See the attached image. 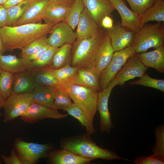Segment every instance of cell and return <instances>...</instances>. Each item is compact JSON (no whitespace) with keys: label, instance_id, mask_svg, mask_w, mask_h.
Here are the masks:
<instances>
[{"label":"cell","instance_id":"8d00e7d4","mask_svg":"<svg viewBox=\"0 0 164 164\" xmlns=\"http://www.w3.org/2000/svg\"><path fill=\"white\" fill-rule=\"evenodd\" d=\"M155 142L152 148L153 153L164 156V125H160L155 130Z\"/></svg>","mask_w":164,"mask_h":164},{"label":"cell","instance_id":"3957f363","mask_svg":"<svg viewBox=\"0 0 164 164\" xmlns=\"http://www.w3.org/2000/svg\"><path fill=\"white\" fill-rule=\"evenodd\" d=\"M106 34L105 31L99 29L97 34L91 38L77 40L72 45L71 65L92 69L98 47Z\"/></svg>","mask_w":164,"mask_h":164},{"label":"cell","instance_id":"d590c367","mask_svg":"<svg viewBox=\"0 0 164 164\" xmlns=\"http://www.w3.org/2000/svg\"><path fill=\"white\" fill-rule=\"evenodd\" d=\"M129 84L152 87L164 92V80L153 78L145 73L137 80L130 82Z\"/></svg>","mask_w":164,"mask_h":164},{"label":"cell","instance_id":"f35d334b","mask_svg":"<svg viewBox=\"0 0 164 164\" xmlns=\"http://www.w3.org/2000/svg\"><path fill=\"white\" fill-rule=\"evenodd\" d=\"M131 10L140 15L151 7L156 0H126Z\"/></svg>","mask_w":164,"mask_h":164},{"label":"cell","instance_id":"ba28073f","mask_svg":"<svg viewBox=\"0 0 164 164\" xmlns=\"http://www.w3.org/2000/svg\"><path fill=\"white\" fill-rule=\"evenodd\" d=\"M33 101L31 93L16 94L12 92L6 99L3 108V122H7L20 116Z\"/></svg>","mask_w":164,"mask_h":164},{"label":"cell","instance_id":"7bdbcfd3","mask_svg":"<svg viewBox=\"0 0 164 164\" xmlns=\"http://www.w3.org/2000/svg\"><path fill=\"white\" fill-rule=\"evenodd\" d=\"M7 16V8L0 4V27L5 26Z\"/></svg>","mask_w":164,"mask_h":164},{"label":"cell","instance_id":"1f68e13d","mask_svg":"<svg viewBox=\"0 0 164 164\" xmlns=\"http://www.w3.org/2000/svg\"><path fill=\"white\" fill-rule=\"evenodd\" d=\"M85 7L83 0H75L69 7L65 21L73 30L77 25L80 14Z\"/></svg>","mask_w":164,"mask_h":164},{"label":"cell","instance_id":"74e56055","mask_svg":"<svg viewBox=\"0 0 164 164\" xmlns=\"http://www.w3.org/2000/svg\"><path fill=\"white\" fill-rule=\"evenodd\" d=\"M47 35L42 37L22 48L21 58L25 59L47 44Z\"/></svg>","mask_w":164,"mask_h":164},{"label":"cell","instance_id":"4fadbf2b","mask_svg":"<svg viewBox=\"0 0 164 164\" xmlns=\"http://www.w3.org/2000/svg\"><path fill=\"white\" fill-rule=\"evenodd\" d=\"M106 30L115 52L133 45L136 33L124 27L121 24L114 25L111 28Z\"/></svg>","mask_w":164,"mask_h":164},{"label":"cell","instance_id":"c3c4849f","mask_svg":"<svg viewBox=\"0 0 164 164\" xmlns=\"http://www.w3.org/2000/svg\"><path fill=\"white\" fill-rule=\"evenodd\" d=\"M5 99L0 94V109L3 108Z\"/></svg>","mask_w":164,"mask_h":164},{"label":"cell","instance_id":"7dc6e473","mask_svg":"<svg viewBox=\"0 0 164 164\" xmlns=\"http://www.w3.org/2000/svg\"><path fill=\"white\" fill-rule=\"evenodd\" d=\"M5 51L2 40L0 36V55H3Z\"/></svg>","mask_w":164,"mask_h":164},{"label":"cell","instance_id":"cb8c5ba5","mask_svg":"<svg viewBox=\"0 0 164 164\" xmlns=\"http://www.w3.org/2000/svg\"><path fill=\"white\" fill-rule=\"evenodd\" d=\"M29 65L22 58L15 55H0V67L13 74L28 70Z\"/></svg>","mask_w":164,"mask_h":164},{"label":"cell","instance_id":"816d5d0a","mask_svg":"<svg viewBox=\"0 0 164 164\" xmlns=\"http://www.w3.org/2000/svg\"><path fill=\"white\" fill-rule=\"evenodd\" d=\"M2 70L1 69V68L0 67V73H1V72H2Z\"/></svg>","mask_w":164,"mask_h":164},{"label":"cell","instance_id":"f546056e","mask_svg":"<svg viewBox=\"0 0 164 164\" xmlns=\"http://www.w3.org/2000/svg\"><path fill=\"white\" fill-rule=\"evenodd\" d=\"M59 48L50 46L41 57L29 64L28 70L31 71L45 68H50L53 57Z\"/></svg>","mask_w":164,"mask_h":164},{"label":"cell","instance_id":"484cf974","mask_svg":"<svg viewBox=\"0 0 164 164\" xmlns=\"http://www.w3.org/2000/svg\"><path fill=\"white\" fill-rule=\"evenodd\" d=\"M150 21L164 22V0H156L154 4L141 15V22L143 26Z\"/></svg>","mask_w":164,"mask_h":164},{"label":"cell","instance_id":"ab89813d","mask_svg":"<svg viewBox=\"0 0 164 164\" xmlns=\"http://www.w3.org/2000/svg\"><path fill=\"white\" fill-rule=\"evenodd\" d=\"M133 162L135 164H164V156L153 153L149 156H139Z\"/></svg>","mask_w":164,"mask_h":164},{"label":"cell","instance_id":"30bf717a","mask_svg":"<svg viewBox=\"0 0 164 164\" xmlns=\"http://www.w3.org/2000/svg\"><path fill=\"white\" fill-rule=\"evenodd\" d=\"M68 115L60 113L57 109L34 101L20 117L24 122L33 124L45 118L61 119L67 118Z\"/></svg>","mask_w":164,"mask_h":164},{"label":"cell","instance_id":"7a4b0ae2","mask_svg":"<svg viewBox=\"0 0 164 164\" xmlns=\"http://www.w3.org/2000/svg\"><path fill=\"white\" fill-rule=\"evenodd\" d=\"M89 135H83L70 138L62 139L60 142L62 149L70 151L81 156L93 160L100 159L107 160H123L114 151L98 146L90 138Z\"/></svg>","mask_w":164,"mask_h":164},{"label":"cell","instance_id":"d4e9b609","mask_svg":"<svg viewBox=\"0 0 164 164\" xmlns=\"http://www.w3.org/2000/svg\"><path fill=\"white\" fill-rule=\"evenodd\" d=\"M57 87L37 84L32 93L34 101L53 108Z\"/></svg>","mask_w":164,"mask_h":164},{"label":"cell","instance_id":"bcb514c9","mask_svg":"<svg viewBox=\"0 0 164 164\" xmlns=\"http://www.w3.org/2000/svg\"><path fill=\"white\" fill-rule=\"evenodd\" d=\"M26 0H8L3 5L6 8H8L21 2Z\"/></svg>","mask_w":164,"mask_h":164},{"label":"cell","instance_id":"7c38bea8","mask_svg":"<svg viewBox=\"0 0 164 164\" xmlns=\"http://www.w3.org/2000/svg\"><path fill=\"white\" fill-rule=\"evenodd\" d=\"M148 69L135 54L129 58L116 74L115 77L118 80V85L122 86L127 81L142 77Z\"/></svg>","mask_w":164,"mask_h":164},{"label":"cell","instance_id":"4316f807","mask_svg":"<svg viewBox=\"0 0 164 164\" xmlns=\"http://www.w3.org/2000/svg\"><path fill=\"white\" fill-rule=\"evenodd\" d=\"M72 45L66 43L58 48L53 57L51 69H57L71 65Z\"/></svg>","mask_w":164,"mask_h":164},{"label":"cell","instance_id":"277c9868","mask_svg":"<svg viewBox=\"0 0 164 164\" xmlns=\"http://www.w3.org/2000/svg\"><path fill=\"white\" fill-rule=\"evenodd\" d=\"M160 22L145 24L135 33L133 45L135 46V54L145 52L150 48L155 49L164 46V25Z\"/></svg>","mask_w":164,"mask_h":164},{"label":"cell","instance_id":"5bb4252c","mask_svg":"<svg viewBox=\"0 0 164 164\" xmlns=\"http://www.w3.org/2000/svg\"><path fill=\"white\" fill-rule=\"evenodd\" d=\"M121 17L122 26L135 33L142 27L141 15L128 8L123 0H109Z\"/></svg>","mask_w":164,"mask_h":164},{"label":"cell","instance_id":"d6a6232c","mask_svg":"<svg viewBox=\"0 0 164 164\" xmlns=\"http://www.w3.org/2000/svg\"><path fill=\"white\" fill-rule=\"evenodd\" d=\"M32 0H26L7 8V16L5 26H12L23 15Z\"/></svg>","mask_w":164,"mask_h":164},{"label":"cell","instance_id":"d6986e66","mask_svg":"<svg viewBox=\"0 0 164 164\" xmlns=\"http://www.w3.org/2000/svg\"><path fill=\"white\" fill-rule=\"evenodd\" d=\"M77 26L76 33L77 40L92 38L100 29L85 7L80 14Z\"/></svg>","mask_w":164,"mask_h":164},{"label":"cell","instance_id":"83f0119b","mask_svg":"<svg viewBox=\"0 0 164 164\" xmlns=\"http://www.w3.org/2000/svg\"><path fill=\"white\" fill-rule=\"evenodd\" d=\"M31 72L34 75L37 85L53 87L60 85L59 81L51 68H44Z\"/></svg>","mask_w":164,"mask_h":164},{"label":"cell","instance_id":"e0dca14e","mask_svg":"<svg viewBox=\"0 0 164 164\" xmlns=\"http://www.w3.org/2000/svg\"><path fill=\"white\" fill-rule=\"evenodd\" d=\"M85 7L98 26L106 16H111L115 9L109 0H83Z\"/></svg>","mask_w":164,"mask_h":164},{"label":"cell","instance_id":"ac0fdd59","mask_svg":"<svg viewBox=\"0 0 164 164\" xmlns=\"http://www.w3.org/2000/svg\"><path fill=\"white\" fill-rule=\"evenodd\" d=\"M47 158L48 162L52 164H85L93 160L62 149L52 150L49 153Z\"/></svg>","mask_w":164,"mask_h":164},{"label":"cell","instance_id":"e575fe53","mask_svg":"<svg viewBox=\"0 0 164 164\" xmlns=\"http://www.w3.org/2000/svg\"><path fill=\"white\" fill-rule=\"evenodd\" d=\"M14 74L2 70L0 74V94L5 100L12 92Z\"/></svg>","mask_w":164,"mask_h":164},{"label":"cell","instance_id":"6da1fadb","mask_svg":"<svg viewBox=\"0 0 164 164\" xmlns=\"http://www.w3.org/2000/svg\"><path fill=\"white\" fill-rule=\"evenodd\" d=\"M55 24L40 23L0 27V36L5 51L12 52L15 49H22L36 40L46 36Z\"/></svg>","mask_w":164,"mask_h":164},{"label":"cell","instance_id":"4dcf8cb0","mask_svg":"<svg viewBox=\"0 0 164 164\" xmlns=\"http://www.w3.org/2000/svg\"><path fill=\"white\" fill-rule=\"evenodd\" d=\"M78 68L68 65L57 69H51L60 85L67 88L70 84L71 80L76 75Z\"/></svg>","mask_w":164,"mask_h":164},{"label":"cell","instance_id":"b9f144b4","mask_svg":"<svg viewBox=\"0 0 164 164\" xmlns=\"http://www.w3.org/2000/svg\"><path fill=\"white\" fill-rule=\"evenodd\" d=\"M1 157L6 164H22L17 154L13 149L12 150L10 155L9 156L2 154Z\"/></svg>","mask_w":164,"mask_h":164},{"label":"cell","instance_id":"52a82bcc","mask_svg":"<svg viewBox=\"0 0 164 164\" xmlns=\"http://www.w3.org/2000/svg\"><path fill=\"white\" fill-rule=\"evenodd\" d=\"M135 46L132 45L114 52L110 63L99 76L101 91L105 89L129 57L135 54Z\"/></svg>","mask_w":164,"mask_h":164},{"label":"cell","instance_id":"681fc988","mask_svg":"<svg viewBox=\"0 0 164 164\" xmlns=\"http://www.w3.org/2000/svg\"><path fill=\"white\" fill-rule=\"evenodd\" d=\"M8 0H0V4L4 5Z\"/></svg>","mask_w":164,"mask_h":164},{"label":"cell","instance_id":"5b68a950","mask_svg":"<svg viewBox=\"0 0 164 164\" xmlns=\"http://www.w3.org/2000/svg\"><path fill=\"white\" fill-rule=\"evenodd\" d=\"M67 88L73 103L93 122L97 111L98 91L91 88L72 84Z\"/></svg>","mask_w":164,"mask_h":164},{"label":"cell","instance_id":"8992f818","mask_svg":"<svg viewBox=\"0 0 164 164\" xmlns=\"http://www.w3.org/2000/svg\"><path fill=\"white\" fill-rule=\"evenodd\" d=\"M13 147L22 164H36L40 159L47 158L53 149L50 144L27 142L21 138L15 139Z\"/></svg>","mask_w":164,"mask_h":164},{"label":"cell","instance_id":"7402d4cb","mask_svg":"<svg viewBox=\"0 0 164 164\" xmlns=\"http://www.w3.org/2000/svg\"><path fill=\"white\" fill-rule=\"evenodd\" d=\"M83 86L101 91L99 76L92 69L78 67L77 72L70 81V84Z\"/></svg>","mask_w":164,"mask_h":164},{"label":"cell","instance_id":"2e32d148","mask_svg":"<svg viewBox=\"0 0 164 164\" xmlns=\"http://www.w3.org/2000/svg\"><path fill=\"white\" fill-rule=\"evenodd\" d=\"M114 52L110 38L106 33L98 47L92 69L98 76H99L102 71L110 63Z\"/></svg>","mask_w":164,"mask_h":164},{"label":"cell","instance_id":"f907efd6","mask_svg":"<svg viewBox=\"0 0 164 164\" xmlns=\"http://www.w3.org/2000/svg\"><path fill=\"white\" fill-rule=\"evenodd\" d=\"M2 113L0 111V116H2Z\"/></svg>","mask_w":164,"mask_h":164},{"label":"cell","instance_id":"44dd1931","mask_svg":"<svg viewBox=\"0 0 164 164\" xmlns=\"http://www.w3.org/2000/svg\"><path fill=\"white\" fill-rule=\"evenodd\" d=\"M37 85L32 72L27 70L14 74L12 92L16 94L32 93Z\"/></svg>","mask_w":164,"mask_h":164},{"label":"cell","instance_id":"f1b7e54d","mask_svg":"<svg viewBox=\"0 0 164 164\" xmlns=\"http://www.w3.org/2000/svg\"><path fill=\"white\" fill-rule=\"evenodd\" d=\"M68 114L78 120L81 124L85 127L89 135H93L96 131L91 122L86 116L82 110L76 104L73 103L71 106L65 110Z\"/></svg>","mask_w":164,"mask_h":164},{"label":"cell","instance_id":"ffe728a7","mask_svg":"<svg viewBox=\"0 0 164 164\" xmlns=\"http://www.w3.org/2000/svg\"><path fill=\"white\" fill-rule=\"evenodd\" d=\"M135 54L145 66L154 68L160 73H164V46L151 51Z\"/></svg>","mask_w":164,"mask_h":164},{"label":"cell","instance_id":"8fae6325","mask_svg":"<svg viewBox=\"0 0 164 164\" xmlns=\"http://www.w3.org/2000/svg\"><path fill=\"white\" fill-rule=\"evenodd\" d=\"M47 39L50 46L60 47L66 43L73 44L77 35L66 21L56 24L52 27Z\"/></svg>","mask_w":164,"mask_h":164},{"label":"cell","instance_id":"f5cc1de1","mask_svg":"<svg viewBox=\"0 0 164 164\" xmlns=\"http://www.w3.org/2000/svg\"><path fill=\"white\" fill-rule=\"evenodd\" d=\"M2 162L0 160V164H2Z\"/></svg>","mask_w":164,"mask_h":164},{"label":"cell","instance_id":"603a6c76","mask_svg":"<svg viewBox=\"0 0 164 164\" xmlns=\"http://www.w3.org/2000/svg\"><path fill=\"white\" fill-rule=\"evenodd\" d=\"M70 7L50 2L45 9L42 19L45 23H57L66 21Z\"/></svg>","mask_w":164,"mask_h":164},{"label":"cell","instance_id":"ee69618b","mask_svg":"<svg viewBox=\"0 0 164 164\" xmlns=\"http://www.w3.org/2000/svg\"><path fill=\"white\" fill-rule=\"evenodd\" d=\"M113 20L109 16H107L104 17L101 22V26L105 29H111L113 27Z\"/></svg>","mask_w":164,"mask_h":164},{"label":"cell","instance_id":"836d02e7","mask_svg":"<svg viewBox=\"0 0 164 164\" xmlns=\"http://www.w3.org/2000/svg\"><path fill=\"white\" fill-rule=\"evenodd\" d=\"M71 100L67 88L60 85L57 87L53 108L65 111L72 104Z\"/></svg>","mask_w":164,"mask_h":164},{"label":"cell","instance_id":"9c48e42d","mask_svg":"<svg viewBox=\"0 0 164 164\" xmlns=\"http://www.w3.org/2000/svg\"><path fill=\"white\" fill-rule=\"evenodd\" d=\"M118 83V79L115 77L105 89L98 92L97 110L100 115L99 128L101 133H109L114 128L108 109V102L112 89Z\"/></svg>","mask_w":164,"mask_h":164},{"label":"cell","instance_id":"9a60e30c","mask_svg":"<svg viewBox=\"0 0 164 164\" xmlns=\"http://www.w3.org/2000/svg\"><path fill=\"white\" fill-rule=\"evenodd\" d=\"M50 0H32L22 15L12 26L41 23L44 11Z\"/></svg>","mask_w":164,"mask_h":164},{"label":"cell","instance_id":"60d3db41","mask_svg":"<svg viewBox=\"0 0 164 164\" xmlns=\"http://www.w3.org/2000/svg\"><path fill=\"white\" fill-rule=\"evenodd\" d=\"M48 44L43 46L39 49L23 59L29 65L31 63L38 59L46 52L50 47Z\"/></svg>","mask_w":164,"mask_h":164},{"label":"cell","instance_id":"f6af8a7d","mask_svg":"<svg viewBox=\"0 0 164 164\" xmlns=\"http://www.w3.org/2000/svg\"><path fill=\"white\" fill-rule=\"evenodd\" d=\"M75 0H50L51 2H55L70 7Z\"/></svg>","mask_w":164,"mask_h":164}]
</instances>
